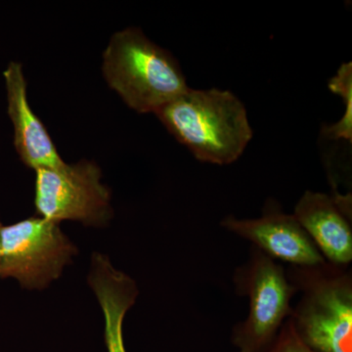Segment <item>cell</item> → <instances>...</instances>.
Here are the masks:
<instances>
[{"instance_id": "obj_8", "label": "cell", "mask_w": 352, "mask_h": 352, "mask_svg": "<svg viewBox=\"0 0 352 352\" xmlns=\"http://www.w3.org/2000/svg\"><path fill=\"white\" fill-rule=\"evenodd\" d=\"M3 75L8 115L14 126V146L21 161L34 170L63 166L65 162L50 134L30 106L22 65L11 62Z\"/></svg>"}, {"instance_id": "obj_6", "label": "cell", "mask_w": 352, "mask_h": 352, "mask_svg": "<svg viewBox=\"0 0 352 352\" xmlns=\"http://www.w3.org/2000/svg\"><path fill=\"white\" fill-rule=\"evenodd\" d=\"M34 171L38 217L57 224L73 220L91 227H104L112 219L111 191L101 182V170L94 162L82 160Z\"/></svg>"}, {"instance_id": "obj_3", "label": "cell", "mask_w": 352, "mask_h": 352, "mask_svg": "<svg viewBox=\"0 0 352 352\" xmlns=\"http://www.w3.org/2000/svg\"><path fill=\"white\" fill-rule=\"evenodd\" d=\"M102 69L109 87L139 113H156L189 88L175 58L138 28L113 34Z\"/></svg>"}, {"instance_id": "obj_7", "label": "cell", "mask_w": 352, "mask_h": 352, "mask_svg": "<svg viewBox=\"0 0 352 352\" xmlns=\"http://www.w3.org/2000/svg\"><path fill=\"white\" fill-rule=\"evenodd\" d=\"M220 226L281 263L307 266L326 261L294 214H285L273 201H268L258 219L228 215Z\"/></svg>"}, {"instance_id": "obj_5", "label": "cell", "mask_w": 352, "mask_h": 352, "mask_svg": "<svg viewBox=\"0 0 352 352\" xmlns=\"http://www.w3.org/2000/svg\"><path fill=\"white\" fill-rule=\"evenodd\" d=\"M0 245V278L31 291L48 288L78 252L60 224L38 215L2 226Z\"/></svg>"}, {"instance_id": "obj_2", "label": "cell", "mask_w": 352, "mask_h": 352, "mask_svg": "<svg viewBox=\"0 0 352 352\" xmlns=\"http://www.w3.org/2000/svg\"><path fill=\"white\" fill-rule=\"evenodd\" d=\"M300 300L291 320L316 352H352V270L325 263L286 267Z\"/></svg>"}, {"instance_id": "obj_1", "label": "cell", "mask_w": 352, "mask_h": 352, "mask_svg": "<svg viewBox=\"0 0 352 352\" xmlns=\"http://www.w3.org/2000/svg\"><path fill=\"white\" fill-rule=\"evenodd\" d=\"M155 115L204 163H234L252 138L244 104L229 90L188 88Z\"/></svg>"}, {"instance_id": "obj_13", "label": "cell", "mask_w": 352, "mask_h": 352, "mask_svg": "<svg viewBox=\"0 0 352 352\" xmlns=\"http://www.w3.org/2000/svg\"><path fill=\"white\" fill-rule=\"evenodd\" d=\"M237 352H239V351H237Z\"/></svg>"}, {"instance_id": "obj_4", "label": "cell", "mask_w": 352, "mask_h": 352, "mask_svg": "<svg viewBox=\"0 0 352 352\" xmlns=\"http://www.w3.org/2000/svg\"><path fill=\"white\" fill-rule=\"evenodd\" d=\"M236 295L249 300L244 320L231 330L230 340L239 352H264L291 317L292 300L298 295L284 264L254 247L233 273Z\"/></svg>"}, {"instance_id": "obj_9", "label": "cell", "mask_w": 352, "mask_h": 352, "mask_svg": "<svg viewBox=\"0 0 352 352\" xmlns=\"http://www.w3.org/2000/svg\"><path fill=\"white\" fill-rule=\"evenodd\" d=\"M293 214L326 261L351 265V219L340 210L333 196L307 191L296 203Z\"/></svg>"}, {"instance_id": "obj_12", "label": "cell", "mask_w": 352, "mask_h": 352, "mask_svg": "<svg viewBox=\"0 0 352 352\" xmlns=\"http://www.w3.org/2000/svg\"><path fill=\"white\" fill-rule=\"evenodd\" d=\"M2 223L0 222V232H1ZM0 261H1V245H0Z\"/></svg>"}, {"instance_id": "obj_11", "label": "cell", "mask_w": 352, "mask_h": 352, "mask_svg": "<svg viewBox=\"0 0 352 352\" xmlns=\"http://www.w3.org/2000/svg\"><path fill=\"white\" fill-rule=\"evenodd\" d=\"M264 352H316L305 344L296 333L291 320L288 319L272 344Z\"/></svg>"}, {"instance_id": "obj_10", "label": "cell", "mask_w": 352, "mask_h": 352, "mask_svg": "<svg viewBox=\"0 0 352 352\" xmlns=\"http://www.w3.org/2000/svg\"><path fill=\"white\" fill-rule=\"evenodd\" d=\"M87 283L103 312L104 342L107 352H127L124 322L138 298L135 280L117 270L107 256L97 254L90 261Z\"/></svg>"}]
</instances>
